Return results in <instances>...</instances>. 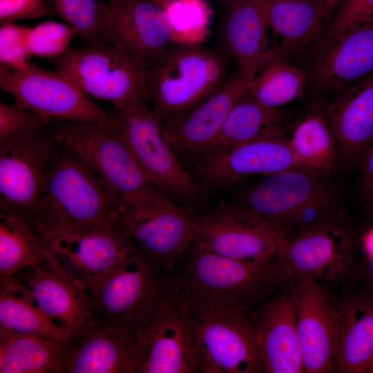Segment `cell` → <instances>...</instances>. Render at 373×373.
Wrapping results in <instances>:
<instances>
[{
    "label": "cell",
    "instance_id": "cell-20",
    "mask_svg": "<svg viewBox=\"0 0 373 373\" xmlns=\"http://www.w3.org/2000/svg\"><path fill=\"white\" fill-rule=\"evenodd\" d=\"M224 6L221 50L233 57L240 74L251 81L269 63L283 56L270 41L265 0H228Z\"/></svg>",
    "mask_w": 373,
    "mask_h": 373
},
{
    "label": "cell",
    "instance_id": "cell-15",
    "mask_svg": "<svg viewBox=\"0 0 373 373\" xmlns=\"http://www.w3.org/2000/svg\"><path fill=\"white\" fill-rule=\"evenodd\" d=\"M44 240L46 245V262L85 295L134 252L115 224L93 231Z\"/></svg>",
    "mask_w": 373,
    "mask_h": 373
},
{
    "label": "cell",
    "instance_id": "cell-3",
    "mask_svg": "<svg viewBox=\"0 0 373 373\" xmlns=\"http://www.w3.org/2000/svg\"><path fill=\"white\" fill-rule=\"evenodd\" d=\"M171 272L135 251L86 292L91 320L135 336L158 317L173 294Z\"/></svg>",
    "mask_w": 373,
    "mask_h": 373
},
{
    "label": "cell",
    "instance_id": "cell-35",
    "mask_svg": "<svg viewBox=\"0 0 373 373\" xmlns=\"http://www.w3.org/2000/svg\"><path fill=\"white\" fill-rule=\"evenodd\" d=\"M87 45L108 44L109 7L101 0H46Z\"/></svg>",
    "mask_w": 373,
    "mask_h": 373
},
{
    "label": "cell",
    "instance_id": "cell-40",
    "mask_svg": "<svg viewBox=\"0 0 373 373\" xmlns=\"http://www.w3.org/2000/svg\"><path fill=\"white\" fill-rule=\"evenodd\" d=\"M57 15L46 0H0V23Z\"/></svg>",
    "mask_w": 373,
    "mask_h": 373
},
{
    "label": "cell",
    "instance_id": "cell-8",
    "mask_svg": "<svg viewBox=\"0 0 373 373\" xmlns=\"http://www.w3.org/2000/svg\"><path fill=\"white\" fill-rule=\"evenodd\" d=\"M325 172L289 169L267 177L244 193L240 204L288 231L331 218L334 195Z\"/></svg>",
    "mask_w": 373,
    "mask_h": 373
},
{
    "label": "cell",
    "instance_id": "cell-12",
    "mask_svg": "<svg viewBox=\"0 0 373 373\" xmlns=\"http://www.w3.org/2000/svg\"><path fill=\"white\" fill-rule=\"evenodd\" d=\"M0 87L20 106L52 119L117 127L108 110L97 105L70 78L55 69L30 61L21 68L0 64Z\"/></svg>",
    "mask_w": 373,
    "mask_h": 373
},
{
    "label": "cell",
    "instance_id": "cell-22",
    "mask_svg": "<svg viewBox=\"0 0 373 373\" xmlns=\"http://www.w3.org/2000/svg\"><path fill=\"white\" fill-rule=\"evenodd\" d=\"M251 82L238 71L190 113L162 124L164 136L175 152L195 158L202 155L233 106L248 93Z\"/></svg>",
    "mask_w": 373,
    "mask_h": 373
},
{
    "label": "cell",
    "instance_id": "cell-34",
    "mask_svg": "<svg viewBox=\"0 0 373 373\" xmlns=\"http://www.w3.org/2000/svg\"><path fill=\"white\" fill-rule=\"evenodd\" d=\"M305 73L280 57L265 67L251 80L249 93L262 105L278 108L302 93Z\"/></svg>",
    "mask_w": 373,
    "mask_h": 373
},
{
    "label": "cell",
    "instance_id": "cell-21",
    "mask_svg": "<svg viewBox=\"0 0 373 373\" xmlns=\"http://www.w3.org/2000/svg\"><path fill=\"white\" fill-rule=\"evenodd\" d=\"M262 372H303L294 295L286 285L254 313Z\"/></svg>",
    "mask_w": 373,
    "mask_h": 373
},
{
    "label": "cell",
    "instance_id": "cell-26",
    "mask_svg": "<svg viewBox=\"0 0 373 373\" xmlns=\"http://www.w3.org/2000/svg\"><path fill=\"white\" fill-rule=\"evenodd\" d=\"M68 341L64 373H133L135 336L91 320Z\"/></svg>",
    "mask_w": 373,
    "mask_h": 373
},
{
    "label": "cell",
    "instance_id": "cell-11",
    "mask_svg": "<svg viewBox=\"0 0 373 373\" xmlns=\"http://www.w3.org/2000/svg\"><path fill=\"white\" fill-rule=\"evenodd\" d=\"M116 129L149 181L164 195L198 199L202 186L181 164L164 136L160 119L145 105L114 104Z\"/></svg>",
    "mask_w": 373,
    "mask_h": 373
},
{
    "label": "cell",
    "instance_id": "cell-1",
    "mask_svg": "<svg viewBox=\"0 0 373 373\" xmlns=\"http://www.w3.org/2000/svg\"><path fill=\"white\" fill-rule=\"evenodd\" d=\"M171 276L173 295L191 312L256 311L280 287L276 259L236 260L194 245Z\"/></svg>",
    "mask_w": 373,
    "mask_h": 373
},
{
    "label": "cell",
    "instance_id": "cell-37",
    "mask_svg": "<svg viewBox=\"0 0 373 373\" xmlns=\"http://www.w3.org/2000/svg\"><path fill=\"white\" fill-rule=\"evenodd\" d=\"M75 36H77L76 30L69 24L45 21L30 28L28 48L32 56L53 58L66 52Z\"/></svg>",
    "mask_w": 373,
    "mask_h": 373
},
{
    "label": "cell",
    "instance_id": "cell-42",
    "mask_svg": "<svg viewBox=\"0 0 373 373\" xmlns=\"http://www.w3.org/2000/svg\"><path fill=\"white\" fill-rule=\"evenodd\" d=\"M361 182L363 195L373 203V141L361 157Z\"/></svg>",
    "mask_w": 373,
    "mask_h": 373
},
{
    "label": "cell",
    "instance_id": "cell-28",
    "mask_svg": "<svg viewBox=\"0 0 373 373\" xmlns=\"http://www.w3.org/2000/svg\"><path fill=\"white\" fill-rule=\"evenodd\" d=\"M68 339L0 332V373H64Z\"/></svg>",
    "mask_w": 373,
    "mask_h": 373
},
{
    "label": "cell",
    "instance_id": "cell-14",
    "mask_svg": "<svg viewBox=\"0 0 373 373\" xmlns=\"http://www.w3.org/2000/svg\"><path fill=\"white\" fill-rule=\"evenodd\" d=\"M254 312H189L200 373L262 372Z\"/></svg>",
    "mask_w": 373,
    "mask_h": 373
},
{
    "label": "cell",
    "instance_id": "cell-47",
    "mask_svg": "<svg viewBox=\"0 0 373 373\" xmlns=\"http://www.w3.org/2000/svg\"><path fill=\"white\" fill-rule=\"evenodd\" d=\"M365 373H373V360L366 370Z\"/></svg>",
    "mask_w": 373,
    "mask_h": 373
},
{
    "label": "cell",
    "instance_id": "cell-25",
    "mask_svg": "<svg viewBox=\"0 0 373 373\" xmlns=\"http://www.w3.org/2000/svg\"><path fill=\"white\" fill-rule=\"evenodd\" d=\"M331 38L315 64L318 87L341 90L373 73V27L354 26Z\"/></svg>",
    "mask_w": 373,
    "mask_h": 373
},
{
    "label": "cell",
    "instance_id": "cell-46",
    "mask_svg": "<svg viewBox=\"0 0 373 373\" xmlns=\"http://www.w3.org/2000/svg\"><path fill=\"white\" fill-rule=\"evenodd\" d=\"M363 25H367L373 27V15L370 17L369 19H367L365 23H362ZM361 25V24H360Z\"/></svg>",
    "mask_w": 373,
    "mask_h": 373
},
{
    "label": "cell",
    "instance_id": "cell-5",
    "mask_svg": "<svg viewBox=\"0 0 373 373\" xmlns=\"http://www.w3.org/2000/svg\"><path fill=\"white\" fill-rule=\"evenodd\" d=\"M52 123L59 144L94 169L119 211L162 193L144 175L116 128L57 119Z\"/></svg>",
    "mask_w": 373,
    "mask_h": 373
},
{
    "label": "cell",
    "instance_id": "cell-38",
    "mask_svg": "<svg viewBox=\"0 0 373 373\" xmlns=\"http://www.w3.org/2000/svg\"><path fill=\"white\" fill-rule=\"evenodd\" d=\"M30 27L4 23L0 28V64L13 68L25 66L31 57L28 48Z\"/></svg>",
    "mask_w": 373,
    "mask_h": 373
},
{
    "label": "cell",
    "instance_id": "cell-41",
    "mask_svg": "<svg viewBox=\"0 0 373 373\" xmlns=\"http://www.w3.org/2000/svg\"><path fill=\"white\" fill-rule=\"evenodd\" d=\"M328 28L330 36L365 23L373 15V0H343Z\"/></svg>",
    "mask_w": 373,
    "mask_h": 373
},
{
    "label": "cell",
    "instance_id": "cell-30",
    "mask_svg": "<svg viewBox=\"0 0 373 373\" xmlns=\"http://www.w3.org/2000/svg\"><path fill=\"white\" fill-rule=\"evenodd\" d=\"M269 29L283 55L300 50L322 21L323 0H265Z\"/></svg>",
    "mask_w": 373,
    "mask_h": 373
},
{
    "label": "cell",
    "instance_id": "cell-24",
    "mask_svg": "<svg viewBox=\"0 0 373 373\" xmlns=\"http://www.w3.org/2000/svg\"><path fill=\"white\" fill-rule=\"evenodd\" d=\"M356 283L339 300L336 372L365 373L373 360V285Z\"/></svg>",
    "mask_w": 373,
    "mask_h": 373
},
{
    "label": "cell",
    "instance_id": "cell-32",
    "mask_svg": "<svg viewBox=\"0 0 373 373\" xmlns=\"http://www.w3.org/2000/svg\"><path fill=\"white\" fill-rule=\"evenodd\" d=\"M0 332L58 340L70 338L62 325L48 317L25 294L9 285L0 287Z\"/></svg>",
    "mask_w": 373,
    "mask_h": 373
},
{
    "label": "cell",
    "instance_id": "cell-31",
    "mask_svg": "<svg viewBox=\"0 0 373 373\" xmlns=\"http://www.w3.org/2000/svg\"><path fill=\"white\" fill-rule=\"evenodd\" d=\"M44 238L24 220L0 212V284L46 260Z\"/></svg>",
    "mask_w": 373,
    "mask_h": 373
},
{
    "label": "cell",
    "instance_id": "cell-19",
    "mask_svg": "<svg viewBox=\"0 0 373 373\" xmlns=\"http://www.w3.org/2000/svg\"><path fill=\"white\" fill-rule=\"evenodd\" d=\"M108 7L107 39L145 69L173 44L172 27L162 7L147 0H111Z\"/></svg>",
    "mask_w": 373,
    "mask_h": 373
},
{
    "label": "cell",
    "instance_id": "cell-45",
    "mask_svg": "<svg viewBox=\"0 0 373 373\" xmlns=\"http://www.w3.org/2000/svg\"><path fill=\"white\" fill-rule=\"evenodd\" d=\"M151 3H153L160 7H163L164 5H166L167 3L172 0H147ZM217 1L218 3L222 4V6H224L228 0H214Z\"/></svg>",
    "mask_w": 373,
    "mask_h": 373
},
{
    "label": "cell",
    "instance_id": "cell-23",
    "mask_svg": "<svg viewBox=\"0 0 373 373\" xmlns=\"http://www.w3.org/2000/svg\"><path fill=\"white\" fill-rule=\"evenodd\" d=\"M11 286L28 297L48 317L62 325L69 337L90 321L85 294L46 262L23 269L0 287Z\"/></svg>",
    "mask_w": 373,
    "mask_h": 373
},
{
    "label": "cell",
    "instance_id": "cell-29",
    "mask_svg": "<svg viewBox=\"0 0 373 373\" xmlns=\"http://www.w3.org/2000/svg\"><path fill=\"white\" fill-rule=\"evenodd\" d=\"M280 122L278 108L262 105L248 92L233 106L215 140L202 155L229 150L279 131Z\"/></svg>",
    "mask_w": 373,
    "mask_h": 373
},
{
    "label": "cell",
    "instance_id": "cell-13",
    "mask_svg": "<svg viewBox=\"0 0 373 373\" xmlns=\"http://www.w3.org/2000/svg\"><path fill=\"white\" fill-rule=\"evenodd\" d=\"M289 236L287 230L239 203H222L197 214L193 245L236 260L268 262Z\"/></svg>",
    "mask_w": 373,
    "mask_h": 373
},
{
    "label": "cell",
    "instance_id": "cell-7",
    "mask_svg": "<svg viewBox=\"0 0 373 373\" xmlns=\"http://www.w3.org/2000/svg\"><path fill=\"white\" fill-rule=\"evenodd\" d=\"M59 146L52 122L0 138V212L30 224Z\"/></svg>",
    "mask_w": 373,
    "mask_h": 373
},
{
    "label": "cell",
    "instance_id": "cell-18",
    "mask_svg": "<svg viewBox=\"0 0 373 373\" xmlns=\"http://www.w3.org/2000/svg\"><path fill=\"white\" fill-rule=\"evenodd\" d=\"M195 160V178L201 186L202 184L212 189L229 187L249 175H269L296 168H310L294 153L281 130Z\"/></svg>",
    "mask_w": 373,
    "mask_h": 373
},
{
    "label": "cell",
    "instance_id": "cell-39",
    "mask_svg": "<svg viewBox=\"0 0 373 373\" xmlns=\"http://www.w3.org/2000/svg\"><path fill=\"white\" fill-rule=\"evenodd\" d=\"M53 119L27 110L16 102H0V138L10 133L50 124Z\"/></svg>",
    "mask_w": 373,
    "mask_h": 373
},
{
    "label": "cell",
    "instance_id": "cell-4",
    "mask_svg": "<svg viewBox=\"0 0 373 373\" xmlns=\"http://www.w3.org/2000/svg\"><path fill=\"white\" fill-rule=\"evenodd\" d=\"M227 58L203 44L173 43L146 68L148 100L162 124L190 113L224 82Z\"/></svg>",
    "mask_w": 373,
    "mask_h": 373
},
{
    "label": "cell",
    "instance_id": "cell-27",
    "mask_svg": "<svg viewBox=\"0 0 373 373\" xmlns=\"http://www.w3.org/2000/svg\"><path fill=\"white\" fill-rule=\"evenodd\" d=\"M325 116L343 152L361 158L373 141V73L341 90Z\"/></svg>",
    "mask_w": 373,
    "mask_h": 373
},
{
    "label": "cell",
    "instance_id": "cell-36",
    "mask_svg": "<svg viewBox=\"0 0 373 373\" xmlns=\"http://www.w3.org/2000/svg\"><path fill=\"white\" fill-rule=\"evenodd\" d=\"M172 27V42L202 45L210 33L213 11L207 0H172L162 7Z\"/></svg>",
    "mask_w": 373,
    "mask_h": 373
},
{
    "label": "cell",
    "instance_id": "cell-2",
    "mask_svg": "<svg viewBox=\"0 0 373 373\" xmlns=\"http://www.w3.org/2000/svg\"><path fill=\"white\" fill-rule=\"evenodd\" d=\"M64 149L46 173L30 224L44 238L110 227L119 212L94 169Z\"/></svg>",
    "mask_w": 373,
    "mask_h": 373
},
{
    "label": "cell",
    "instance_id": "cell-33",
    "mask_svg": "<svg viewBox=\"0 0 373 373\" xmlns=\"http://www.w3.org/2000/svg\"><path fill=\"white\" fill-rule=\"evenodd\" d=\"M287 140L294 153L310 168L327 173L336 164L337 142L325 115H306Z\"/></svg>",
    "mask_w": 373,
    "mask_h": 373
},
{
    "label": "cell",
    "instance_id": "cell-9",
    "mask_svg": "<svg viewBox=\"0 0 373 373\" xmlns=\"http://www.w3.org/2000/svg\"><path fill=\"white\" fill-rule=\"evenodd\" d=\"M197 214L161 193L120 210L114 224L135 253L171 272L193 245Z\"/></svg>",
    "mask_w": 373,
    "mask_h": 373
},
{
    "label": "cell",
    "instance_id": "cell-44",
    "mask_svg": "<svg viewBox=\"0 0 373 373\" xmlns=\"http://www.w3.org/2000/svg\"><path fill=\"white\" fill-rule=\"evenodd\" d=\"M343 0H323L321 17L324 19L341 3Z\"/></svg>",
    "mask_w": 373,
    "mask_h": 373
},
{
    "label": "cell",
    "instance_id": "cell-6",
    "mask_svg": "<svg viewBox=\"0 0 373 373\" xmlns=\"http://www.w3.org/2000/svg\"><path fill=\"white\" fill-rule=\"evenodd\" d=\"M357 249L347 228L331 218L303 227L286 239L276 258L280 286L302 278L354 282L359 264Z\"/></svg>",
    "mask_w": 373,
    "mask_h": 373
},
{
    "label": "cell",
    "instance_id": "cell-16",
    "mask_svg": "<svg viewBox=\"0 0 373 373\" xmlns=\"http://www.w3.org/2000/svg\"><path fill=\"white\" fill-rule=\"evenodd\" d=\"M283 285L289 287L296 302L303 372H333L339 331V300L324 283L309 278Z\"/></svg>",
    "mask_w": 373,
    "mask_h": 373
},
{
    "label": "cell",
    "instance_id": "cell-17",
    "mask_svg": "<svg viewBox=\"0 0 373 373\" xmlns=\"http://www.w3.org/2000/svg\"><path fill=\"white\" fill-rule=\"evenodd\" d=\"M133 373H200L189 312L173 292L156 320L137 336Z\"/></svg>",
    "mask_w": 373,
    "mask_h": 373
},
{
    "label": "cell",
    "instance_id": "cell-10",
    "mask_svg": "<svg viewBox=\"0 0 373 373\" xmlns=\"http://www.w3.org/2000/svg\"><path fill=\"white\" fill-rule=\"evenodd\" d=\"M47 61L89 97L106 100L112 105L149 102L145 68L112 44L68 48Z\"/></svg>",
    "mask_w": 373,
    "mask_h": 373
},
{
    "label": "cell",
    "instance_id": "cell-43",
    "mask_svg": "<svg viewBox=\"0 0 373 373\" xmlns=\"http://www.w3.org/2000/svg\"><path fill=\"white\" fill-rule=\"evenodd\" d=\"M356 280L373 285V251L359 260Z\"/></svg>",
    "mask_w": 373,
    "mask_h": 373
}]
</instances>
